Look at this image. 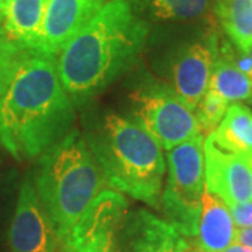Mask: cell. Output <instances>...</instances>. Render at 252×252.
Wrapping results in <instances>:
<instances>
[{
    "label": "cell",
    "instance_id": "obj_1",
    "mask_svg": "<svg viewBox=\"0 0 252 252\" xmlns=\"http://www.w3.org/2000/svg\"><path fill=\"white\" fill-rule=\"evenodd\" d=\"M149 34L140 0H109L59 52L58 73L70 99L104 90L139 59Z\"/></svg>",
    "mask_w": 252,
    "mask_h": 252
},
{
    "label": "cell",
    "instance_id": "obj_2",
    "mask_svg": "<svg viewBox=\"0 0 252 252\" xmlns=\"http://www.w3.org/2000/svg\"><path fill=\"white\" fill-rule=\"evenodd\" d=\"M73 121L56 56L26 51L0 95V143L16 158H34L67 135Z\"/></svg>",
    "mask_w": 252,
    "mask_h": 252
},
{
    "label": "cell",
    "instance_id": "obj_3",
    "mask_svg": "<svg viewBox=\"0 0 252 252\" xmlns=\"http://www.w3.org/2000/svg\"><path fill=\"white\" fill-rule=\"evenodd\" d=\"M86 140L111 188L160 207L167 164L162 147L143 126L107 114Z\"/></svg>",
    "mask_w": 252,
    "mask_h": 252
},
{
    "label": "cell",
    "instance_id": "obj_4",
    "mask_svg": "<svg viewBox=\"0 0 252 252\" xmlns=\"http://www.w3.org/2000/svg\"><path fill=\"white\" fill-rule=\"evenodd\" d=\"M104 181L89 143L79 130H70L42 154L35 188L62 245L102 192Z\"/></svg>",
    "mask_w": 252,
    "mask_h": 252
},
{
    "label": "cell",
    "instance_id": "obj_5",
    "mask_svg": "<svg viewBox=\"0 0 252 252\" xmlns=\"http://www.w3.org/2000/svg\"><path fill=\"white\" fill-rule=\"evenodd\" d=\"M167 170L168 177L160 200L165 221L184 238H195L205 192L203 136H195L170 149Z\"/></svg>",
    "mask_w": 252,
    "mask_h": 252
},
{
    "label": "cell",
    "instance_id": "obj_6",
    "mask_svg": "<svg viewBox=\"0 0 252 252\" xmlns=\"http://www.w3.org/2000/svg\"><path fill=\"white\" fill-rule=\"evenodd\" d=\"M130 101L136 122L143 126L162 149L170 150L202 135L193 111L168 84L154 80L142 83L130 94Z\"/></svg>",
    "mask_w": 252,
    "mask_h": 252
},
{
    "label": "cell",
    "instance_id": "obj_7",
    "mask_svg": "<svg viewBox=\"0 0 252 252\" xmlns=\"http://www.w3.org/2000/svg\"><path fill=\"white\" fill-rule=\"evenodd\" d=\"M127 212L124 196L105 189L93 200L62 245V252H115L118 227Z\"/></svg>",
    "mask_w": 252,
    "mask_h": 252
},
{
    "label": "cell",
    "instance_id": "obj_8",
    "mask_svg": "<svg viewBox=\"0 0 252 252\" xmlns=\"http://www.w3.org/2000/svg\"><path fill=\"white\" fill-rule=\"evenodd\" d=\"M219 38L210 31L181 45L172 58L171 87L189 108L195 111L209 90V81L219 55Z\"/></svg>",
    "mask_w": 252,
    "mask_h": 252
},
{
    "label": "cell",
    "instance_id": "obj_9",
    "mask_svg": "<svg viewBox=\"0 0 252 252\" xmlns=\"http://www.w3.org/2000/svg\"><path fill=\"white\" fill-rule=\"evenodd\" d=\"M9 240L13 252H62L54 223L30 175L20 188Z\"/></svg>",
    "mask_w": 252,
    "mask_h": 252
},
{
    "label": "cell",
    "instance_id": "obj_10",
    "mask_svg": "<svg viewBox=\"0 0 252 252\" xmlns=\"http://www.w3.org/2000/svg\"><path fill=\"white\" fill-rule=\"evenodd\" d=\"M205 187L227 206L252 202V158L225 150L207 136Z\"/></svg>",
    "mask_w": 252,
    "mask_h": 252
},
{
    "label": "cell",
    "instance_id": "obj_11",
    "mask_svg": "<svg viewBox=\"0 0 252 252\" xmlns=\"http://www.w3.org/2000/svg\"><path fill=\"white\" fill-rule=\"evenodd\" d=\"M188 248L168 221L143 209L126 212L115 237V252H187Z\"/></svg>",
    "mask_w": 252,
    "mask_h": 252
},
{
    "label": "cell",
    "instance_id": "obj_12",
    "mask_svg": "<svg viewBox=\"0 0 252 252\" xmlns=\"http://www.w3.org/2000/svg\"><path fill=\"white\" fill-rule=\"evenodd\" d=\"M109 0H48L36 52L56 56Z\"/></svg>",
    "mask_w": 252,
    "mask_h": 252
},
{
    "label": "cell",
    "instance_id": "obj_13",
    "mask_svg": "<svg viewBox=\"0 0 252 252\" xmlns=\"http://www.w3.org/2000/svg\"><path fill=\"white\" fill-rule=\"evenodd\" d=\"M235 224L230 209L205 187L202 212L193 243L200 252H224L235 240Z\"/></svg>",
    "mask_w": 252,
    "mask_h": 252
},
{
    "label": "cell",
    "instance_id": "obj_14",
    "mask_svg": "<svg viewBox=\"0 0 252 252\" xmlns=\"http://www.w3.org/2000/svg\"><path fill=\"white\" fill-rule=\"evenodd\" d=\"M48 0H7L3 28L23 51H36Z\"/></svg>",
    "mask_w": 252,
    "mask_h": 252
},
{
    "label": "cell",
    "instance_id": "obj_15",
    "mask_svg": "<svg viewBox=\"0 0 252 252\" xmlns=\"http://www.w3.org/2000/svg\"><path fill=\"white\" fill-rule=\"evenodd\" d=\"M233 52V48L228 44L220 45L209 81V90L216 93L228 104L245 99L252 102V81L237 67Z\"/></svg>",
    "mask_w": 252,
    "mask_h": 252
},
{
    "label": "cell",
    "instance_id": "obj_16",
    "mask_svg": "<svg viewBox=\"0 0 252 252\" xmlns=\"http://www.w3.org/2000/svg\"><path fill=\"white\" fill-rule=\"evenodd\" d=\"M209 136L225 150L252 158V111L241 104L230 105L220 125Z\"/></svg>",
    "mask_w": 252,
    "mask_h": 252
},
{
    "label": "cell",
    "instance_id": "obj_17",
    "mask_svg": "<svg viewBox=\"0 0 252 252\" xmlns=\"http://www.w3.org/2000/svg\"><path fill=\"white\" fill-rule=\"evenodd\" d=\"M216 14L238 51L252 46V0H217Z\"/></svg>",
    "mask_w": 252,
    "mask_h": 252
},
{
    "label": "cell",
    "instance_id": "obj_18",
    "mask_svg": "<svg viewBox=\"0 0 252 252\" xmlns=\"http://www.w3.org/2000/svg\"><path fill=\"white\" fill-rule=\"evenodd\" d=\"M149 14L161 21H193L206 16L212 0H140Z\"/></svg>",
    "mask_w": 252,
    "mask_h": 252
},
{
    "label": "cell",
    "instance_id": "obj_19",
    "mask_svg": "<svg viewBox=\"0 0 252 252\" xmlns=\"http://www.w3.org/2000/svg\"><path fill=\"white\" fill-rule=\"evenodd\" d=\"M228 109V102L220 98L216 93L207 90L203 98L200 99L198 107L195 109V117L198 121L200 133H213L223 121L225 112Z\"/></svg>",
    "mask_w": 252,
    "mask_h": 252
},
{
    "label": "cell",
    "instance_id": "obj_20",
    "mask_svg": "<svg viewBox=\"0 0 252 252\" xmlns=\"http://www.w3.org/2000/svg\"><path fill=\"white\" fill-rule=\"evenodd\" d=\"M24 52L26 51L10 39L4 28L0 27V95L9 86Z\"/></svg>",
    "mask_w": 252,
    "mask_h": 252
},
{
    "label": "cell",
    "instance_id": "obj_21",
    "mask_svg": "<svg viewBox=\"0 0 252 252\" xmlns=\"http://www.w3.org/2000/svg\"><path fill=\"white\" fill-rule=\"evenodd\" d=\"M230 213L233 216L234 224L240 228H248L252 227V202H244V203H235L228 206Z\"/></svg>",
    "mask_w": 252,
    "mask_h": 252
},
{
    "label": "cell",
    "instance_id": "obj_22",
    "mask_svg": "<svg viewBox=\"0 0 252 252\" xmlns=\"http://www.w3.org/2000/svg\"><path fill=\"white\" fill-rule=\"evenodd\" d=\"M235 243L243 245L245 248L251 250L252 251V227L248 228H240L235 233Z\"/></svg>",
    "mask_w": 252,
    "mask_h": 252
},
{
    "label": "cell",
    "instance_id": "obj_23",
    "mask_svg": "<svg viewBox=\"0 0 252 252\" xmlns=\"http://www.w3.org/2000/svg\"><path fill=\"white\" fill-rule=\"evenodd\" d=\"M224 252H252L251 250H248V248H245L243 245H240V244H234V245H230Z\"/></svg>",
    "mask_w": 252,
    "mask_h": 252
},
{
    "label": "cell",
    "instance_id": "obj_24",
    "mask_svg": "<svg viewBox=\"0 0 252 252\" xmlns=\"http://www.w3.org/2000/svg\"><path fill=\"white\" fill-rule=\"evenodd\" d=\"M6 4H7V0H0V24H1L3 21H4Z\"/></svg>",
    "mask_w": 252,
    "mask_h": 252
},
{
    "label": "cell",
    "instance_id": "obj_25",
    "mask_svg": "<svg viewBox=\"0 0 252 252\" xmlns=\"http://www.w3.org/2000/svg\"><path fill=\"white\" fill-rule=\"evenodd\" d=\"M245 54L250 56V59H251V62H252V46L250 48V49H248V51H247V52H245Z\"/></svg>",
    "mask_w": 252,
    "mask_h": 252
}]
</instances>
